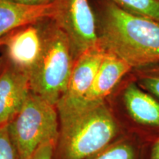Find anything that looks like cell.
<instances>
[{
  "label": "cell",
  "instance_id": "cell-12",
  "mask_svg": "<svg viewBox=\"0 0 159 159\" xmlns=\"http://www.w3.org/2000/svg\"><path fill=\"white\" fill-rule=\"evenodd\" d=\"M125 11L159 22V0H108Z\"/></svg>",
  "mask_w": 159,
  "mask_h": 159
},
{
  "label": "cell",
  "instance_id": "cell-18",
  "mask_svg": "<svg viewBox=\"0 0 159 159\" xmlns=\"http://www.w3.org/2000/svg\"><path fill=\"white\" fill-rule=\"evenodd\" d=\"M150 159H159V140L157 141L152 146Z\"/></svg>",
  "mask_w": 159,
  "mask_h": 159
},
{
  "label": "cell",
  "instance_id": "cell-16",
  "mask_svg": "<svg viewBox=\"0 0 159 159\" xmlns=\"http://www.w3.org/2000/svg\"><path fill=\"white\" fill-rule=\"evenodd\" d=\"M55 142H49L41 144L29 159H52Z\"/></svg>",
  "mask_w": 159,
  "mask_h": 159
},
{
  "label": "cell",
  "instance_id": "cell-4",
  "mask_svg": "<svg viewBox=\"0 0 159 159\" xmlns=\"http://www.w3.org/2000/svg\"><path fill=\"white\" fill-rule=\"evenodd\" d=\"M56 106L30 91L21 110L8 123L19 159H29L44 143L58 138Z\"/></svg>",
  "mask_w": 159,
  "mask_h": 159
},
{
  "label": "cell",
  "instance_id": "cell-7",
  "mask_svg": "<svg viewBox=\"0 0 159 159\" xmlns=\"http://www.w3.org/2000/svg\"><path fill=\"white\" fill-rule=\"evenodd\" d=\"M105 55V52L98 45L85 51L75 60L66 91L56 105L59 115L73 111L82 101Z\"/></svg>",
  "mask_w": 159,
  "mask_h": 159
},
{
  "label": "cell",
  "instance_id": "cell-14",
  "mask_svg": "<svg viewBox=\"0 0 159 159\" xmlns=\"http://www.w3.org/2000/svg\"><path fill=\"white\" fill-rule=\"evenodd\" d=\"M0 159H19L8 124L0 126Z\"/></svg>",
  "mask_w": 159,
  "mask_h": 159
},
{
  "label": "cell",
  "instance_id": "cell-6",
  "mask_svg": "<svg viewBox=\"0 0 159 159\" xmlns=\"http://www.w3.org/2000/svg\"><path fill=\"white\" fill-rule=\"evenodd\" d=\"M46 20L24 26L9 33L3 46L5 49L0 62L30 80L42 52Z\"/></svg>",
  "mask_w": 159,
  "mask_h": 159
},
{
  "label": "cell",
  "instance_id": "cell-11",
  "mask_svg": "<svg viewBox=\"0 0 159 159\" xmlns=\"http://www.w3.org/2000/svg\"><path fill=\"white\" fill-rule=\"evenodd\" d=\"M123 99L128 114L136 122L159 128V102L136 83L127 85Z\"/></svg>",
  "mask_w": 159,
  "mask_h": 159
},
{
  "label": "cell",
  "instance_id": "cell-1",
  "mask_svg": "<svg viewBox=\"0 0 159 159\" xmlns=\"http://www.w3.org/2000/svg\"><path fill=\"white\" fill-rule=\"evenodd\" d=\"M98 45L132 67L159 64V22L99 0L96 11Z\"/></svg>",
  "mask_w": 159,
  "mask_h": 159
},
{
  "label": "cell",
  "instance_id": "cell-17",
  "mask_svg": "<svg viewBox=\"0 0 159 159\" xmlns=\"http://www.w3.org/2000/svg\"><path fill=\"white\" fill-rule=\"evenodd\" d=\"M13 1L28 5L43 6L56 3L58 2V0H13Z\"/></svg>",
  "mask_w": 159,
  "mask_h": 159
},
{
  "label": "cell",
  "instance_id": "cell-15",
  "mask_svg": "<svg viewBox=\"0 0 159 159\" xmlns=\"http://www.w3.org/2000/svg\"><path fill=\"white\" fill-rule=\"evenodd\" d=\"M137 84L143 90L159 99V74L144 73L139 75Z\"/></svg>",
  "mask_w": 159,
  "mask_h": 159
},
{
  "label": "cell",
  "instance_id": "cell-19",
  "mask_svg": "<svg viewBox=\"0 0 159 159\" xmlns=\"http://www.w3.org/2000/svg\"><path fill=\"white\" fill-rule=\"evenodd\" d=\"M7 35L4 37L2 39L0 40V47H3V46L5 45V42H6V40H7Z\"/></svg>",
  "mask_w": 159,
  "mask_h": 159
},
{
  "label": "cell",
  "instance_id": "cell-2",
  "mask_svg": "<svg viewBox=\"0 0 159 159\" xmlns=\"http://www.w3.org/2000/svg\"><path fill=\"white\" fill-rule=\"evenodd\" d=\"M62 159H86L104 150L118 132V125L105 102L60 116Z\"/></svg>",
  "mask_w": 159,
  "mask_h": 159
},
{
  "label": "cell",
  "instance_id": "cell-5",
  "mask_svg": "<svg viewBox=\"0 0 159 159\" xmlns=\"http://www.w3.org/2000/svg\"><path fill=\"white\" fill-rule=\"evenodd\" d=\"M52 19L69 38L75 60L98 46L96 18L89 0H58Z\"/></svg>",
  "mask_w": 159,
  "mask_h": 159
},
{
  "label": "cell",
  "instance_id": "cell-9",
  "mask_svg": "<svg viewBox=\"0 0 159 159\" xmlns=\"http://www.w3.org/2000/svg\"><path fill=\"white\" fill-rule=\"evenodd\" d=\"M30 91L28 77L0 62V126L14 118Z\"/></svg>",
  "mask_w": 159,
  "mask_h": 159
},
{
  "label": "cell",
  "instance_id": "cell-8",
  "mask_svg": "<svg viewBox=\"0 0 159 159\" xmlns=\"http://www.w3.org/2000/svg\"><path fill=\"white\" fill-rule=\"evenodd\" d=\"M131 69L132 67L123 60L114 55L105 52L94 80L82 101L74 110L60 116L102 104L122 77Z\"/></svg>",
  "mask_w": 159,
  "mask_h": 159
},
{
  "label": "cell",
  "instance_id": "cell-13",
  "mask_svg": "<svg viewBox=\"0 0 159 159\" xmlns=\"http://www.w3.org/2000/svg\"><path fill=\"white\" fill-rule=\"evenodd\" d=\"M91 159H136V152L130 144L121 142L108 145Z\"/></svg>",
  "mask_w": 159,
  "mask_h": 159
},
{
  "label": "cell",
  "instance_id": "cell-10",
  "mask_svg": "<svg viewBox=\"0 0 159 159\" xmlns=\"http://www.w3.org/2000/svg\"><path fill=\"white\" fill-rule=\"evenodd\" d=\"M57 2L35 6L0 0V40L16 30L44 19H53L57 13Z\"/></svg>",
  "mask_w": 159,
  "mask_h": 159
},
{
  "label": "cell",
  "instance_id": "cell-3",
  "mask_svg": "<svg viewBox=\"0 0 159 159\" xmlns=\"http://www.w3.org/2000/svg\"><path fill=\"white\" fill-rule=\"evenodd\" d=\"M75 61L69 38L52 19L46 20L42 52L30 77V91L56 106L66 91Z\"/></svg>",
  "mask_w": 159,
  "mask_h": 159
}]
</instances>
